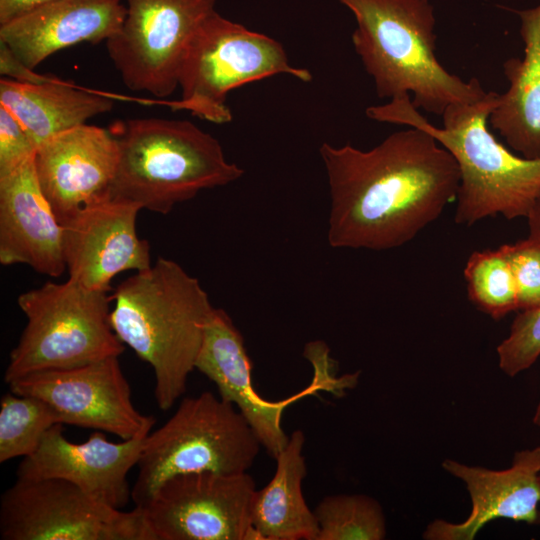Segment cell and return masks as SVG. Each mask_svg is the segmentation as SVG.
Masks as SVG:
<instances>
[{"mask_svg":"<svg viewBox=\"0 0 540 540\" xmlns=\"http://www.w3.org/2000/svg\"><path fill=\"white\" fill-rule=\"evenodd\" d=\"M120 30L105 41L124 85L165 98L178 87L188 46L216 0H126Z\"/></svg>","mask_w":540,"mask_h":540,"instance_id":"obj_10","label":"cell"},{"mask_svg":"<svg viewBox=\"0 0 540 540\" xmlns=\"http://www.w3.org/2000/svg\"><path fill=\"white\" fill-rule=\"evenodd\" d=\"M119 160L111 198L168 214L200 191L228 185L244 174L220 142L187 120L136 118L110 130Z\"/></svg>","mask_w":540,"mask_h":540,"instance_id":"obj_5","label":"cell"},{"mask_svg":"<svg viewBox=\"0 0 540 540\" xmlns=\"http://www.w3.org/2000/svg\"><path fill=\"white\" fill-rule=\"evenodd\" d=\"M528 239L540 244V196L532 206L527 217Z\"/></svg>","mask_w":540,"mask_h":540,"instance_id":"obj_31","label":"cell"},{"mask_svg":"<svg viewBox=\"0 0 540 540\" xmlns=\"http://www.w3.org/2000/svg\"><path fill=\"white\" fill-rule=\"evenodd\" d=\"M0 538L154 540L140 508H112L58 478L17 479L2 494Z\"/></svg>","mask_w":540,"mask_h":540,"instance_id":"obj_9","label":"cell"},{"mask_svg":"<svg viewBox=\"0 0 540 540\" xmlns=\"http://www.w3.org/2000/svg\"><path fill=\"white\" fill-rule=\"evenodd\" d=\"M126 12L120 0H53L0 25V42L34 70L59 50L106 41L120 30Z\"/></svg>","mask_w":540,"mask_h":540,"instance_id":"obj_19","label":"cell"},{"mask_svg":"<svg viewBox=\"0 0 540 540\" xmlns=\"http://www.w3.org/2000/svg\"><path fill=\"white\" fill-rule=\"evenodd\" d=\"M0 105L22 124L37 149L48 139L110 111L113 101L57 78L40 84L1 78Z\"/></svg>","mask_w":540,"mask_h":540,"instance_id":"obj_21","label":"cell"},{"mask_svg":"<svg viewBox=\"0 0 540 540\" xmlns=\"http://www.w3.org/2000/svg\"><path fill=\"white\" fill-rule=\"evenodd\" d=\"M277 74L312 80L309 70L289 63L281 43L215 10L188 46L178 77L181 97L169 106L172 111L185 110L201 120L226 124L232 120L226 104L231 90Z\"/></svg>","mask_w":540,"mask_h":540,"instance_id":"obj_8","label":"cell"},{"mask_svg":"<svg viewBox=\"0 0 540 540\" xmlns=\"http://www.w3.org/2000/svg\"><path fill=\"white\" fill-rule=\"evenodd\" d=\"M33 158L0 175V263L59 277L66 270L63 226L40 188Z\"/></svg>","mask_w":540,"mask_h":540,"instance_id":"obj_18","label":"cell"},{"mask_svg":"<svg viewBox=\"0 0 540 540\" xmlns=\"http://www.w3.org/2000/svg\"><path fill=\"white\" fill-rule=\"evenodd\" d=\"M53 0H0V25Z\"/></svg>","mask_w":540,"mask_h":540,"instance_id":"obj_30","label":"cell"},{"mask_svg":"<svg viewBox=\"0 0 540 540\" xmlns=\"http://www.w3.org/2000/svg\"><path fill=\"white\" fill-rule=\"evenodd\" d=\"M62 424L45 401L9 391L0 401V463L32 455L47 431Z\"/></svg>","mask_w":540,"mask_h":540,"instance_id":"obj_23","label":"cell"},{"mask_svg":"<svg viewBox=\"0 0 540 540\" xmlns=\"http://www.w3.org/2000/svg\"><path fill=\"white\" fill-rule=\"evenodd\" d=\"M154 423L121 442H111L96 430L83 443L69 441L64 436L63 424H56L47 431L39 448L22 459L16 470L17 479H63L95 500L121 509L131 498L128 473L137 465Z\"/></svg>","mask_w":540,"mask_h":540,"instance_id":"obj_14","label":"cell"},{"mask_svg":"<svg viewBox=\"0 0 540 540\" xmlns=\"http://www.w3.org/2000/svg\"><path fill=\"white\" fill-rule=\"evenodd\" d=\"M498 95L489 91L479 101L450 105L442 114V127L431 124L409 94L365 111L374 121L420 128L453 155L460 171L457 224L471 226L497 215L526 218L540 196V159L516 155L489 130Z\"/></svg>","mask_w":540,"mask_h":540,"instance_id":"obj_3","label":"cell"},{"mask_svg":"<svg viewBox=\"0 0 540 540\" xmlns=\"http://www.w3.org/2000/svg\"><path fill=\"white\" fill-rule=\"evenodd\" d=\"M8 386L13 393L48 403L63 425L108 432L121 440L133 438L155 421L134 406L118 357L31 373Z\"/></svg>","mask_w":540,"mask_h":540,"instance_id":"obj_13","label":"cell"},{"mask_svg":"<svg viewBox=\"0 0 540 540\" xmlns=\"http://www.w3.org/2000/svg\"><path fill=\"white\" fill-rule=\"evenodd\" d=\"M304 444L303 431L292 432L275 458L272 479L253 494L251 523L261 540H316L317 519L302 492L307 475Z\"/></svg>","mask_w":540,"mask_h":540,"instance_id":"obj_22","label":"cell"},{"mask_svg":"<svg viewBox=\"0 0 540 540\" xmlns=\"http://www.w3.org/2000/svg\"><path fill=\"white\" fill-rule=\"evenodd\" d=\"M255 490L247 472L186 473L166 480L138 508L154 540H259L250 515Z\"/></svg>","mask_w":540,"mask_h":540,"instance_id":"obj_11","label":"cell"},{"mask_svg":"<svg viewBox=\"0 0 540 540\" xmlns=\"http://www.w3.org/2000/svg\"><path fill=\"white\" fill-rule=\"evenodd\" d=\"M118 160L113 133L88 124L37 147L33 163L38 183L62 226L82 208L111 198Z\"/></svg>","mask_w":540,"mask_h":540,"instance_id":"obj_15","label":"cell"},{"mask_svg":"<svg viewBox=\"0 0 540 540\" xmlns=\"http://www.w3.org/2000/svg\"><path fill=\"white\" fill-rule=\"evenodd\" d=\"M316 540H382L386 521L378 501L367 495L324 497L314 510Z\"/></svg>","mask_w":540,"mask_h":540,"instance_id":"obj_24","label":"cell"},{"mask_svg":"<svg viewBox=\"0 0 540 540\" xmlns=\"http://www.w3.org/2000/svg\"><path fill=\"white\" fill-rule=\"evenodd\" d=\"M36 146L16 117L0 105V175L34 157Z\"/></svg>","mask_w":540,"mask_h":540,"instance_id":"obj_28","label":"cell"},{"mask_svg":"<svg viewBox=\"0 0 540 540\" xmlns=\"http://www.w3.org/2000/svg\"><path fill=\"white\" fill-rule=\"evenodd\" d=\"M501 247L514 276L518 309L540 305V244L526 238Z\"/></svg>","mask_w":540,"mask_h":540,"instance_id":"obj_27","label":"cell"},{"mask_svg":"<svg viewBox=\"0 0 540 540\" xmlns=\"http://www.w3.org/2000/svg\"><path fill=\"white\" fill-rule=\"evenodd\" d=\"M319 153L329 184L327 239L333 248L400 247L457 197L455 158L417 127L396 131L369 150L324 142Z\"/></svg>","mask_w":540,"mask_h":540,"instance_id":"obj_1","label":"cell"},{"mask_svg":"<svg viewBox=\"0 0 540 540\" xmlns=\"http://www.w3.org/2000/svg\"><path fill=\"white\" fill-rule=\"evenodd\" d=\"M110 323L120 341L154 372V398L167 411L186 391L214 311L196 277L159 257L116 288Z\"/></svg>","mask_w":540,"mask_h":540,"instance_id":"obj_2","label":"cell"},{"mask_svg":"<svg viewBox=\"0 0 540 540\" xmlns=\"http://www.w3.org/2000/svg\"><path fill=\"white\" fill-rule=\"evenodd\" d=\"M0 73L15 81L30 84H40L55 78L34 73L32 69L19 61L3 42H0Z\"/></svg>","mask_w":540,"mask_h":540,"instance_id":"obj_29","label":"cell"},{"mask_svg":"<svg viewBox=\"0 0 540 540\" xmlns=\"http://www.w3.org/2000/svg\"><path fill=\"white\" fill-rule=\"evenodd\" d=\"M261 447L233 404L209 391L184 398L174 414L145 438L131 499L137 507L144 505L166 480L180 474L245 473Z\"/></svg>","mask_w":540,"mask_h":540,"instance_id":"obj_6","label":"cell"},{"mask_svg":"<svg viewBox=\"0 0 540 540\" xmlns=\"http://www.w3.org/2000/svg\"><path fill=\"white\" fill-rule=\"evenodd\" d=\"M140 207L106 199L82 208L63 225V250L69 278L94 290L110 291L121 272L148 269L150 245L136 231Z\"/></svg>","mask_w":540,"mask_h":540,"instance_id":"obj_16","label":"cell"},{"mask_svg":"<svg viewBox=\"0 0 540 540\" xmlns=\"http://www.w3.org/2000/svg\"><path fill=\"white\" fill-rule=\"evenodd\" d=\"M463 273L469 299L478 309L496 320L518 310L514 276L501 246L473 252Z\"/></svg>","mask_w":540,"mask_h":540,"instance_id":"obj_25","label":"cell"},{"mask_svg":"<svg viewBox=\"0 0 540 540\" xmlns=\"http://www.w3.org/2000/svg\"><path fill=\"white\" fill-rule=\"evenodd\" d=\"M499 367L510 377L528 369L540 356V305L521 310L509 335L498 345Z\"/></svg>","mask_w":540,"mask_h":540,"instance_id":"obj_26","label":"cell"},{"mask_svg":"<svg viewBox=\"0 0 540 540\" xmlns=\"http://www.w3.org/2000/svg\"><path fill=\"white\" fill-rule=\"evenodd\" d=\"M109 292L68 278L20 294L17 303L27 322L10 352L4 381L119 357L125 347L111 327Z\"/></svg>","mask_w":540,"mask_h":540,"instance_id":"obj_7","label":"cell"},{"mask_svg":"<svg viewBox=\"0 0 540 540\" xmlns=\"http://www.w3.org/2000/svg\"><path fill=\"white\" fill-rule=\"evenodd\" d=\"M311 361L316 374L307 388L283 400L262 398L252 383V363L241 332L224 309L214 308L205 328L195 369L216 385L221 399L237 408L262 447L275 459L289 440L281 426L287 406L318 390L349 387L347 375L338 380L329 376V356L317 355Z\"/></svg>","mask_w":540,"mask_h":540,"instance_id":"obj_12","label":"cell"},{"mask_svg":"<svg viewBox=\"0 0 540 540\" xmlns=\"http://www.w3.org/2000/svg\"><path fill=\"white\" fill-rule=\"evenodd\" d=\"M442 467L466 484L472 509L461 523L431 522L424 539L473 540L485 524L498 518L540 523V446L517 452L512 466L505 470L468 466L451 459Z\"/></svg>","mask_w":540,"mask_h":540,"instance_id":"obj_17","label":"cell"},{"mask_svg":"<svg viewBox=\"0 0 540 540\" xmlns=\"http://www.w3.org/2000/svg\"><path fill=\"white\" fill-rule=\"evenodd\" d=\"M533 423L536 426L540 427V401H539V403L537 405V408H536V411H535V414H534V417H533Z\"/></svg>","mask_w":540,"mask_h":540,"instance_id":"obj_32","label":"cell"},{"mask_svg":"<svg viewBox=\"0 0 540 540\" xmlns=\"http://www.w3.org/2000/svg\"><path fill=\"white\" fill-rule=\"evenodd\" d=\"M513 11L520 19L524 55L503 63L508 88L498 95L489 124L510 149L540 159V4Z\"/></svg>","mask_w":540,"mask_h":540,"instance_id":"obj_20","label":"cell"},{"mask_svg":"<svg viewBox=\"0 0 540 540\" xmlns=\"http://www.w3.org/2000/svg\"><path fill=\"white\" fill-rule=\"evenodd\" d=\"M338 1L354 15L352 44L379 98L412 94L416 109L442 116L452 104L487 94L477 78L464 81L438 60L429 0Z\"/></svg>","mask_w":540,"mask_h":540,"instance_id":"obj_4","label":"cell"}]
</instances>
